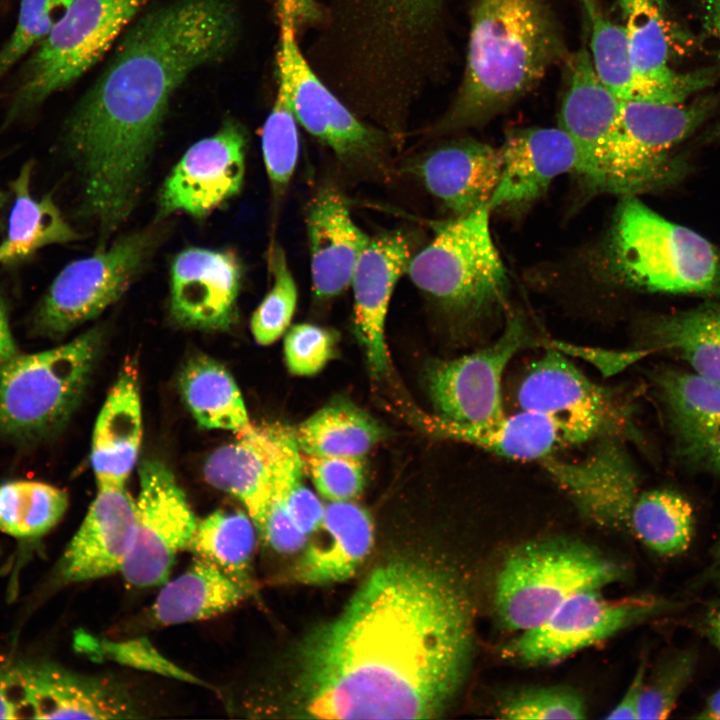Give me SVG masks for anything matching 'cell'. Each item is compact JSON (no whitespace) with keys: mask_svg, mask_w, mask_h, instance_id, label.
Instances as JSON below:
<instances>
[{"mask_svg":"<svg viewBox=\"0 0 720 720\" xmlns=\"http://www.w3.org/2000/svg\"><path fill=\"white\" fill-rule=\"evenodd\" d=\"M472 610L447 570L395 560L376 568L300 647L294 704L313 719H430L461 688Z\"/></svg>","mask_w":720,"mask_h":720,"instance_id":"obj_1","label":"cell"},{"mask_svg":"<svg viewBox=\"0 0 720 720\" xmlns=\"http://www.w3.org/2000/svg\"><path fill=\"white\" fill-rule=\"evenodd\" d=\"M235 0H171L125 30L102 73L64 124L63 146L80 172L82 209L101 239L127 219L170 100L197 69L234 48Z\"/></svg>","mask_w":720,"mask_h":720,"instance_id":"obj_2","label":"cell"},{"mask_svg":"<svg viewBox=\"0 0 720 720\" xmlns=\"http://www.w3.org/2000/svg\"><path fill=\"white\" fill-rule=\"evenodd\" d=\"M444 0H332L330 28L349 100L399 118L424 86L427 52Z\"/></svg>","mask_w":720,"mask_h":720,"instance_id":"obj_3","label":"cell"},{"mask_svg":"<svg viewBox=\"0 0 720 720\" xmlns=\"http://www.w3.org/2000/svg\"><path fill=\"white\" fill-rule=\"evenodd\" d=\"M562 51L544 0H474L462 85L431 134L479 124L505 109L536 86Z\"/></svg>","mask_w":720,"mask_h":720,"instance_id":"obj_4","label":"cell"},{"mask_svg":"<svg viewBox=\"0 0 720 720\" xmlns=\"http://www.w3.org/2000/svg\"><path fill=\"white\" fill-rule=\"evenodd\" d=\"M606 265L618 283L632 289L720 298V250L637 196H623L618 206Z\"/></svg>","mask_w":720,"mask_h":720,"instance_id":"obj_5","label":"cell"},{"mask_svg":"<svg viewBox=\"0 0 720 720\" xmlns=\"http://www.w3.org/2000/svg\"><path fill=\"white\" fill-rule=\"evenodd\" d=\"M490 208L440 221L406 273L442 310L474 321L505 307L509 278L490 230Z\"/></svg>","mask_w":720,"mask_h":720,"instance_id":"obj_6","label":"cell"},{"mask_svg":"<svg viewBox=\"0 0 720 720\" xmlns=\"http://www.w3.org/2000/svg\"><path fill=\"white\" fill-rule=\"evenodd\" d=\"M617 561L582 542L543 539L522 544L503 561L494 608L503 628L523 632L540 625L571 596L621 581Z\"/></svg>","mask_w":720,"mask_h":720,"instance_id":"obj_7","label":"cell"},{"mask_svg":"<svg viewBox=\"0 0 720 720\" xmlns=\"http://www.w3.org/2000/svg\"><path fill=\"white\" fill-rule=\"evenodd\" d=\"M90 329L42 352L17 354L0 369V436L38 440L61 429L80 403L102 345Z\"/></svg>","mask_w":720,"mask_h":720,"instance_id":"obj_8","label":"cell"},{"mask_svg":"<svg viewBox=\"0 0 720 720\" xmlns=\"http://www.w3.org/2000/svg\"><path fill=\"white\" fill-rule=\"evenodd\" d=\"M149 0H74L21 69L7 122L86 73Z\"/></svg>","mask_w":720,"mask_h":720,"instance_id":"obj_9","label":"cell"},{"mask_svg":"<svg viewBox=\"0 0 720 720\" xmlns=\"http://www.w3.org/2000/svg\"><path fill=\"white\" fill-rule=\"evenodd\" d=\"M714 107L712 98L689 103L620 99L609 193L637 196L677 181L685 169L680 147Z\"/></svg>","mask_w":720,"mask_h":720,"instance_id":"obj_10","label":"cell"},{"mask_svg":"<svg viewBox=\"0 0 720 720\" xmlns=\"http://www.w3.org/2000/svg\"><path fill=\"white\" fill-rule=\"evenodd\" d=\"M277 74L298 123L345 168L361 176L387 174L390 135L361 121L321 80L304 57L292 28L279 32Z\"/></svg>","mask_w":720,"mask_h":720,"instance_id":"obj_11","label":"cell"},{"mask_svg":"<svg viewBox=\"0 0 720 720\" xmlns=\"http://www.w3.org/2000/svg\"><path fill=\"white\" fill-rule=\"evenodd\" d=\"M155 243L153 231L133 232L66 265L35 312L34 330L48 338H60L97 317L128 289Z\"/></svg>","mask_w":720,"mask_h":720,"instance_id":"obj_12","label":"cell"},{"mask_svg":"<svg viewBox=\"0 0 720 720\" xmlns=\"http://www.w3.org/2000/svg\"><path fill=\"white\" fill-rule=\"evenodd\" d=\"M665 601L650 595L608 598L602 590L579 592L540 625L519 632L504 655L527 666L555 664L574 653L658 615Z\"/></svg>","mask_w":720,"mask_h":720,"instance_id":"obj_13","label":"cell"},{"mask_svg":"<svg viewBox=\"0 0 720 720\" xmlns=\"http://www.w3.org/2000/svg\"><path fill=\"white\" fill-rule=\"evenodd\" d=\"M516 400L520 409L553 419L569 447L596 438L617 437L627 423L626 408L558 348L547 349L530 365Z\"/></svg>","mask_w":720,"mask_h":720,"instance_id":"obj_14","label":"cell"},{"mask_svg":"<svg viewBox=\"0 0 720 720\" xmlns=\"http://www.w3.org/2000/svg\"><path fill=\"white\" fill-rule=\"evenodd\" d=\"M135 533L121 574L138 588L168 581L176 556L187 549L198 520L172 471L149 459L139 468Z\"/></svg>","mask_w":720,"mask_h":720,"instance_id":"obj_15","label":"cell"},{"mask_svg":"<svg viewBox=\"0 0 720 720\" xmlns=\"http://www.w3.org/2000/svg\"><path fill=\"white\" fill-rule=\"evenodd\" d=\"M527 338L523 322L511 316L492 344L433 364L426 373V387L437 416L467 426L503 416L502 378Z\"/></svg>","mask_w":720,"mask_h":720,"instance_id":"obj_16","label":"cell"},{"mask_svg":"<svg viewBox=\"0 0 720 720\" xmlns=\"http://www.w3.org/2000/svg\"><path fill=\"white\" fill-rule=\"evenodd\" d=\"M247 138L234 120L194 143L164 181L157 218L184 212L203 218L236 196L243 185Z\"/></svg>","mask_w":720,"mask_h":720,"instance_id":"obj_17","label":"cell"},{"mask_svg":"<svg viewBox=\"0 0 720 720\" xmlns=\"http://www.w3.org/2000/svg\"><path fill=\"white\" fill-rule=\"evenodd\" d=\"M575 461L553 455L540 461L578 511L607 529L628 530L632 504L640 492L638 473L616 437H605Z\"/></svg>","mask_w":720,"mask_h":720,"instance_id":"obj_18","label":"cell"},{"mask_svg":"<svg viewBox=\"0 0 720 720\" xmlns=\"http://www.w3.org/2000/svg\"><path fill=\"white\" fill-rule=\"evenodd\" d=\"M27 718L130 719L143 717L130 691L118 681L72 672L54 664L10 668Z\"/></svg>","mask_w":720,"mask_h":720,"instance_id":"obj_19","label":"cell"},{"mask_svg":"<svg viewBox=\"0 0 720 720\" xmlns=\"http://www.w3.org/2000/svg\"><path fill=\"white\" fill-rule=\"evenodd\" d=\"M569 64L559 127L576 146L575 173L593 190L609 193L612 141L620 98L601 81L585 46L572 55Z\"/></svg>","mask_w":720,"mask_h":720,"instance_id":"obj_20","label":"cell"},{"mask_svg":"<svg viewBox=\"0 0 720 720\" xmlns=\"http://www.w3.org/2000/svg\"><path fill=\"white\" fill-rule=\"evenodd\" d=\"M242 266L229 250L191 247L170 268V311L181 326L226 330L236 319Z\"/></svg>","mask_w":720,"mask_h":720,"instance_id":"obj_21","label":"cell"},{"mask_svg":"<svg viewBox=\"0 0 720 720\" xmlns=\"http://www.w3.org/2000/svg\"><path fill=\"white\" fill-rule=\"evenodd\" d=\"M404 170L458 216L488 205L499 182L501 154L472 138L454 139L413 156Z\"/></svg>","mask_w":720,"mask_h":720,"instance_id":"obj_22","label":"cell"},{"mask_svg":"<svg viewBox=\"0 0 720 720\" xmlns=\"http://www.w3.org/2000/svg\"><path fill=\"white\" fill-rule=\"evenodd\" d=\"M411 256L409 241L402 232H384L369 239L352 275L354 329L375 377L389 367L386 315L395 285L406 273Z\"/></svg>","mask_w":720,"mask_h":720,"instance_id":"obj_23","label":"cell"},{"mask_svg":"<svg viewBox=\"0 0 720 720\" xmlns=\"http://www.w3.org/2000/svg\"><path fill=\"white\" fill-rule=\"evenodd\" d=\"M135 500L121 488H98L58 564L63 583L95 580L121 572L135 533Z\"/></svg>","mask_w":720,"mask_h":720,"instance_id":"obj_24","label":"cell"},{"mask_svg":"<svg viewBox=\"0 0 720 720\" xmlns=\"http://www.w3.org/2000/svg\"><path fill=\"white\" fill-rule=\"evenodd\" d=\"M499 182L490 210L527 205L542 196L552 181L576 172L578 153L571 137L558 128H527L513 132L501 147Z\"/></svg>","mask_w":720,"mask_h":720,"instance_id":"obj_25","label":"cell"},{"mask_svg":"<svg viewBox=\"0 0 720 720\" xmlns=\"http://www.w3.org/2000/svg\"><path fill=\"white\" fill-rule=\"evenodd\" d=\"M654 381L680 457L720 472V385L677 368Z\"/></svg>","mask_w":720,"mask_h":720,"instance_id":"obj_26","label":"cell"},{"mask_svg":"<svg viewBox=\"0 0 720 720\" xmlns=\"http://www.w3.org/2000/svg\"><path fill=\"white\" fill-rule=\"evenodd\" d=\"M280 429L279 424L250 423L236 433L233 443L216 449L204 464L207 482L243 504L260 537L271 499Z\"/></svg>","mask_w":720,"mask_h":720,"instance_id":"obj_27","label":"cell"},{"mask_svg":"<svg viewBox=\"0 0 720 720\" xmlns=\"http://www.w3.org/2000/svg\"><path fill=\"white\" fill-rule=\"evenodd\" d=\"M306 230L313 292L320 299L337 296L350 286L370 237L353 221L343 196L329 187L309 202Z\"/></svg>","mask_w":720,"mask_h":720,"instance_id":"obj_28","label":"cell"},{"mask_svg":"<svg viewBox=\"0 0 720 720\" xmlns=\"http://www.w3.org/2000/svg\"><path fill=\"white\" fill-rule=\"evenodd\" d=\"M620 2L641 100L682 103L712 83V70L678 73L669 67L664 20L653 0Z\"/></svg>","mask_w":720,"mask_h":720,"instance_id":"obj_29","label":"cell"},{"mask_svg":"<svg viewBox=\"0 0 720 720\" xmlns=\"http://www.w3.org/2000/svg\"><path fill=\"white\" fill-rule=\"evenodd\" d=\"M142 439L138 374L127 361L97 417L90 461L98 488H121L136 463Z\"/></svg>","mask_w":720,"mask_h":720,"instance_id":"obj_30","label":"cell"},{"mask_svg":"<svg viewBox=\"0 0 720 720\" xmlns=\"http://www.w3.org/2000/svg\"><path fill=\"white\" fill-rule=\"evenodd\" d=\"M320 532L304 550L296 577L305 584L341 582L365 559L373 542L370 514L350 500L324 506Z\"/></svg>","mask_w":720,"mask_h":720,"instance_id":"obj_31","label":"cell"},{"mask_svg":"<svg viewBox=\"0 0 720 720\" xmlns=\"http://www.w3.org/2000/svg\"><path fill=\"white\" fill-rule=\"evenodd\" d=\"M428 431L462 441L504 458L541 461L569 445L557 423L545 414L523 410L480 425H459L424 416Z\"/></svg>","mask_w":720,"mask_h":720,"instance_id":"obj_32","label":"cell"},{"mask_svg":"<svg viewBox=\"0 0 720 720\" xmlns=\"http://www.w3.org/2000/svg\"><path fill=\"white\" fill-rule=\"evenodd\" d=\"M251 590L214 563L196 557L185 572L164 583L152 618L165 626L210 619L239 605Z\"/></svg>","mask_w":720,"mask_h":720,"instance_id":"obj_33","label":"cell"},{"mask_svg":"<svg viewBox=\"0 0 720 720\" xmlns=\"http://www.w3.org/2000/svg\"><path fill=\"white\" fill-rule=\"evenodd\" d=\"M643 336L645 349L670 352L691 371L720 385V298L651 318Z\"/></svg>","mask_w":720,"mask_h":720,"instance_id":"obj_34","label":"cell"},{"mask_svg":"<svg viewBox=\"0 0 720 720\" xmlns=\"http://www.w3.org/2000/svg\"><path fill=\"white\" fill-rule=\"evenodd\" d=\"M32 164H24L13 183L15 199L9 217L8 231L0 244V263L19 262L37 250L79 238L47 194L36 199L30 194Z\"/></svg>","mask_w":720,"mask_h":720,"instance_id":"obj_35","label":"cell"},{"mask_svg":"<svg viewBox=\"0 0 720 720\" xmlns=\"http://www.w3.org/2000/svg\"><path fill=\"white\" fill-rule=\"evenodd\" d=\"M178 386L200 427L237 433L250 425L241 392L218 361L204 355L193 357L182 369Z\"/></svg>","mask_w":720,"mask_h":720,"instance_id":"obj_36","label":"cell"},{"mask_svg":"<svg viewBox=\"0 0 720 720\" xmlns=\"http://www.w3.org/2000/svg\"><path fill=\"white\" fill-rule=\"evenodd\" d=\"M305 455L362 458L383 437V428L366 411L334 400L292 429Z\"/></svg>","mask_w":720,"mask_h":720,"instance_id":"obj_37","label":"cell"},{"mask_svg":"<svg viewBox=\"0 0 720 720\" xmlns=\"http://www.w3.org/2000/svg\"><path fill=\"white\" fill-rule=\"evenodd\" d=\"M257 528L248 514L217 510L197 522L186 551L209 560L252 589Z\"/></svg>","mask_w":720,"mask_h":720,"instance_id":"obj_38","label":"cell"},{"mask_svg":"<svg viewBox=\"0 0 720 720\" xmlns=\"http://www.w3.org/2000/svg\"><path fill=\"white\" fill-rule=\"evenodd\" d=\"M628 530L659 555H679L693 537V510L675 491L640 490L630 509Z\"/></svg>","mask_w":720,"mask_h":720,"instance_id":"obj_39","label":"cell"},{"mask_svg":"<svg viewBox=\"0 0 720 720\" xmlns=\"http://www.w3.org/2000/svg\"><path fill=\"white\" fill-rule=\"evenodd\" d=\"M69 503L65 490L38 481L0 485V531L20 538L41 536L64 516Z\"/></svg>","mask_w":720,"mask_h":720,"instance_id":"obj_40","label":"cell"},{"mask_svg":"<svg viewBox=\"0 0 720 720\" xmlns=\"http://www.w3.org/2000/svg\"><path fill=\"white\" fill-rule=\"evenodd\" d=\"M580 2L591 27L590 55L597 75L620 99L641 100L624 25L606 15L601 0Z\"/></svg>","mask_w":720,"mask_h":720,"instance_id":"obj_41","label":"cell"},{"mask_svg":"<svg viewBox=\"0 0 720 720\" xmlns=\"http://www.w3.org/2000/svg\"><path fill=\"white\" fill-rule=\"evenodd\" d=\"M285 86L278 82L273 107L262 130V152L272 192L281 197L293 177L299 155V134Z\"/></svg>","mask_w":720,"mask_h":720,"instance_id":"obj_42","label":"cell"},{"mask_svg":"<svg viewBox=\"0 0 720 720\" xmlns=\"http://www.w3.org/2000/svg\"><path fill=\"white\" fill-rule=\"evenodd\" d=\"M268 263L273 284L250 321L252 335L260 345L272 344L282 336L292 320L298 298L297 286L281 246H272Z\"/></svg>","mask_w":720,"mask_h":720,"instance_id":"obj_43","label":"cell"},{"mask_svg":"<svg viewBox=\"0 0 720 720\" xmlns=\"http://www.w3.org/2000/svg\"><path fill=\"white\" fill-rule=\"evenodd\" d=\"M73 1H20L16 26L0 49V81L48 35Z\"/></svg>","mask_w":720,"mask_h":720,"instance_id":"obj_44","label":"cell"},{"mask_svg":"<svg viewBox=\"0 0 720 720\" xmlns=\"http://www.w3.org/2000/svg\"><path fill=\"white\" fill-rule=\"evenodd\" d=\"M695 668V655L681 651L665 658L644 683L638 719H665L674 710Z\"/></svg>","mask_w":720,"mask_h":720,"instance_id":"obj_45","label":"cell"},{"mask_svg":"<svg viewBox=\"0 0 720 720\" xmlns=\"http://www.w3.org/2000/svg\"><path fill=\"white\" fill-rule=\"evenodd\" d=\"M586 713L581 695L561 686L521 690L499 710L501 718L511 720H579L586 718Z\"/></svg>","mask_w":720,"mask_h":720,"instance_id":"obj_46","label":"cell"},{"mask_svg":"<svg viewBox=\"0 0 720 720\" xmlns=\"http://www.w3.org/2000/svg\"><path fill=\"white\" fill-rule=\"evenodd\" d=\"M89 642L91 644L88 647L92 654L99 658L191 684L207 686L205 682L171 662L145 638L120 641L90 639Z\"/></svg>","mask_w":720,"mask_h":720,"instance_id":"obj_47","label":"cell"},{"mask_svg":"<svg viewBox=\"0 0 720 720\" xmlns=\"http://www.w3.org/2000/svg\"><path fill=\"white\" fill-rule=\"evenodd\" d=\"M336 335L329 329L313 324L291 327L284 340L288 370L299 376L318 373L335 356Z\"/></svg>","mask_w":720,"mask_h":720,"instance_id":"obj_48","label":"cell"},{"mask_svg":"<svg viewBox=\"0 0 720 720\" xmlns=\"http://www.w3.org/2000/svg\"><path fill=\"white\" fill-rule=\"evenodd\" d=\"M305 462L317 491L330 501L351 500L364 489L361 458L306 455Z\"/></svg>","mask_w":720,"mask_h":720,"instance_id":"obj_49","label":"cell"},{"mask_svg":"<svg viewBox=\"0 0 720 720\" xmlns=\"http://www.w3.org/2000/svg\"><path fill=\"white\" fill-rule=\"evenodd\" d=\"M646 662L642 660L626 691L617 704L605 716L606 719H638V709L647 676Z\"/></svg>","mask_w":720,"mask_h":720,"instance_id":"obj_50","label":"cell"},{"mask_svg":"<svg viewBox=\"0 0 720 720\" xmlns=\"http://www.w3.org/2000/svg\"><path fill=\"white\" fill-rule=\"evenodd\" d=\"M27 718L24 705L10 669L0 671V719Z\"/></svg>","mask_w":720,"mask_h":720,"instance_id":"obj_51","label":"cell"},{"mask_svg":"<svg viewBox=\"0 0 720 720\" xmlns=\"http://www.w3.org/2000/svg\"><path fill=\"white\" fill-rule=\"evenodd\" d=\"M18 354L11 333L7 307L0 297V369Z\"/></svg>","mask_w":720,"mask_h":720,"instance_id":"obj_52","label":"cell"},{"mask_svg":"<svg viewBox=\"0 0 720 720\" xmlns=\"http://www.w3.org/2000/svg\"><path fill=\"white\" fill-rule=\"evenodd\" d=\"M701 8L703 26L714 38L720 57V0H698Z\"/></svg>","mask_w":720,"mask_h":720,"instance_id":"obj_53","label":"cell"},{"mask_svg":"<svg viewBox=\"0 0 720 720\" xmlns=\"http://www.w3.org/2000/svg\"><path fill=\"white\" fill-rule=\"evenodd\" d=\"M696 718L720 720V687L709 696L703 710Z\"/></svg>","mask_w":720,"mask_h":720,"instance_id":"obj_54","label":"cell"},{"mask_svg":"<svg viewBox=\"0 0 720 720\" xmlns=\"http://www.w3.org/2000/svg\"><path fill=\"white\" fill-rule=\"evenodd\" d=\"M705 627L711 641L720 650V606L709 613Z\"/></svg>","mask_w":720,"mask_h":720,"instance_id":"obj_55","label":"cell"},{"mask_svg":"<svg viewBox=\"0 0 720 720\" xmlns=\"http://www.w3.org/2000/svg\"><path fill=\"white\" fill-rule=\"evenodd\" d=\"M714 573H715V576L720 578V540L717 543L716 550H715Z\"/></svg>","mask_w":720,"mask_h":720,"instance_id":"obj_56","label":"cell"},{"mask_svg":"<svg viewBox=\"0 0 720 720\" xmlns=\"http://www.w3.org/2000/svg\"><path fill=\"white\" fill-rule=\"evenodd\" d=\"M707 136L709 140L720 141V121L714 126Z\"/></svg>","mask_w":720,"mask_h":720,"instance_id":"obj_57","label":"cell"},{"mask_svg":"<svg viewBox=\"0 0 720 720\" xmlns=\"http://www.w3.org/2000/svg\"><path fill=\"white\" fill-rule=\"evenodd\" d=\"M5 201L4 195L0 192V209L3 207Z\"/></svg>","mask_w":720,"mask_h":720,"instance_id":"obj_58","label":"cell"}]
</instances>
